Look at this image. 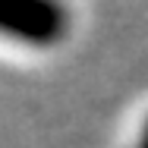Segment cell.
Here are the masks:
<instances>
[{
  "label": "cell",
  "mask_w": 148,
  "mask_h": 148,
  "mask_svg": "<svg viewBox=\"0 0 148 148\" xmlns=\"http://www.w3.org/2000/svg\"><path fill=\"white\" fill-rule=\"evenodd\" d=\"M132 148H148V120L142 123V129H139V136H136V145Z\"/></svg>",
  "instance_id": "7a4b0ae2"
},
{
  "label": "cell",
  "mask_w": 148,
  "mask_h": 148,
  "mask_svg": "<svg viewBox=\"0 0 148 148\" xmlns=\"http://www.w3.org/2000/svg\"><path fill=\"white\" fill-rule=\"evenodd\" d=\"M69 6L63 0H0V38L22 47H57L69 35Z\"/></svg>",
  "instance_id": "6da1fadb"
}]
</instances>
